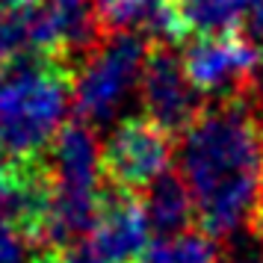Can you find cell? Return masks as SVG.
<instances>
[{
    "mask_svg": "<svg viewBox=\"0 0 263 263\" xmlns=\"http://www.w3.org/2000/svg\"><path fill=\"white\" fill-rule=\"evenodd\" d=\"M74 80L60 57H33L3 68L0 77V142L12 160H39L65 127Z\"/></svg>",
    "mask_w": 263,
    "mask_h": 263,
    "instance_id": "obj_3",
    "label": "cell"
},
{
    "mask_svg": "<svg viewBox=\"0 0 263 263\" xmlns=\"http://www.w3.org/2000/svg\"><path fill=\"white\" fill-rule=\"evenodd\" d=\"M180 178L210 237L237 234L263 204V127L242 101L201 109L180 139Z\"/></svg>",
    "mask_w": 263,
    "mask_h": 263,
    "instance_id": "obj_1",
    "label": "cell"
},
{
    "mask_svg": "<svg viewBox=\"0 0 263 263\" xmlns=\"http://www.w3.org/2000/svg\"><path fill=\"white\" fill-rule=\"evenodd\" d=\"M30 242L21 228L0 222V263H30Z\"/></svg>",
    "mask_w": 263,
    "mask_h": 263,
    "instance_id": "obj_15",
    "label": "cell"
},
{
    "mask_svg": "<svg viewBox=\"0 0 263 263\" xmlns=\"http://www.w3.org/2000/svg\"><path fill=\"white\" fill-rule=\"evenodd\" d=\"M246 30H249L254 39H263V0H249V21H246Z\"/></svg>",
    "mask_w": 263,
    "mask_h": 263,
    "instance_id": "obj_16",
    "label": "cell"
},
{
    "mask_svg": "<svg viewBox=\"0 0 263 263\" xmlns=\"http://www.w3.org/2000/svg\"><path fill=\"white\" fill-rule=\"evenodd\" d=\"M39 6L60 60H68L74 53L86 57L104 39L98 0H39Z\"/></svg>",
    "mask_w": 263,
    "mask_h": 263,
    "instance_id": "obj_10",
    "label": "cell"
},
{
    "mask_svg": "<svg viewBox=\"0 0 263 263\" xmlns=\"http://www.w3.org/2000/svg\"><path fill=\"white\" fill-rule=\"evenodd\" d=\"M249 92L254 98V116H257V121H260V127H263V60L257 65V71H254V80H251Z\"/></svg>",
    "mask_w": 263,
    "mask_h": 263,
    "instance_id": "obj_17",
    "label": "cell"
},
{
    "mask_svg": "<svg viewBox=\"0 0 263 263\" xmlns=\"http://www.w3.org/2000/svg\"><path fill=\"white\" fill-rule=\"evenodd\" d=\"M48 207L39 228V242L50 249L74 246L89 234L104 198V145L92 124L83 119L68 121L50 142L48 157Z\"/></svg>",
    "mask_w": 263,
    "mask_h": 263,
    "instance_id": "obj_2",
    "label": "cell"
},
{
    "mask_svg": "<svg viewBox=\"0 0 263 263\" xmlns=\"http://www.w3.org/2000/svg\"><path fill=\"white\" fill-rule=\"evenodd\" d=\"M148 53L151 48L145 33H130V30L107 33L83 57V65L74 77L77 116L92 127L112 119L142 80Z\"/></svg>",
    "mask_w": 263,
    "mask_h": 263,
    "instance_id": "obj_4",
    "label": "cell"
},
{
    "mask_svg": "<svg viewBox=\"0 0 263 263\" xmlns=\"http://www.w3.org/2000/svg\"><path fill=\"white\" fill-rule=\"evenodd\" d=\"M260 53L242 36H204L183 50V68L201 98L234 101L251 89Z\"/></svg>",
    "mask_w": 263,
    "mask_h": 263,
    "instance_id": "obj_6",
    "label": "cell"
},
{
    "mask_svg": "<svg viewBox=\"0 0 263 263\" xmlns=\"http://www.w3.org/2000/svg\"><path fill=\"white\" fill-rule=\"evenodd\" d=\"M186 36H234L246 30L249 0H175Z\"/></svg>",
    "mask_w": 263,
    "mask_h": 263,
    "instance_id": "obj_12",
    "label": "cell"
},
{
    "mask_svg": "<svg viewBox=\"0 0 263 263\" xmlns=\"http://www.w3.org/2000/svg\"><path fill=\"white\" fill-rule=\"evenodd\" d=\"M142 207L148 216V225L157 234H180L190 231V222L195 216V204L186 190V183L180 175L166 172L160 180H154L148 190L142 192Z\"/></svg>",
    "mask_w": 263,
    "mask_h": 263,
    "instance_id": "obj_11",
    "label": "cell"
},
{
    "mask_svg": "<svg viewBox=\"0 0 263 263\" xmlns=\"http://www.w3.org/2000/svg\"><path fill=\"white\" fill-rule=\"evenodd\" d=\"M219 251L210 234L201 231H180V234H163L154 242H148L139 263H216Z\"/></svg>",
    "mask_w": 263,
    "mask_h": 263,
    "instance_id": "obj_13",
    "label": "cell"
},
{
    "mask_svg": "<svg viewBox=\"0 0 263 263\" xmlns=\"http://www.w3.org/2000/svg\"><path fill=\"white\" fill-rule=\"evenodd\" d=\"M154 0H98V18L104 33H121L142 24Z\"/></svg>",
    "mask_w": 263,
    "mask_h": 263,
    "instance_id": "obj_14",
    "label": "cell"
},
{
    "mask_svg": "<svg viewBox=\"0 0 263 263\" xmlns=\"http://www.w3.org/2000/svg\"><path fill=\"white\" fill-rule=\"evenodd\" d=\"M172 133L151 119H127L104 145V172L116 190L145 192L168 172Z\"/></svg>",
    "mask_w": 263,
    "mask_h": 263,
    "instance_id": "obj_5",
    "label": "cell"
},
{
    "mask_svg": "<svg viewBox=\"0 0 263 263\" xmlns=\"http://www.w3.org/2000/svg\"><path fill=\"white\" fill-rule=\"evenodd\" d=\"M33 57H57L39 0H15L0 6V68Z\"/></svg>",
    "mask_w": 263,
    "mask_h": 263,
    "instance_id": "obj_9",
    "label": "cell"
},
{
    "mask_svg": "<svg viewBox=\"0 0 263 263\" xmlns=\"http://www.w3.org/2000/svg\"><path fill=\"white\" fill-rule=\"evenodd\" d=\"M148 231L151 225L142 198L136 192L112 186L101 198L95 222L86 234V249L98 263H139L148 249Z\"/></svg>",
    "mask_w": 263,
    "mask_h": 263,
    "instance_id": "obj_8",
    "label": "cell"
},
{
    "mask_svg": "<svg viewBox=\"0 0 263 263\" xmlns=\"http://www.w3.org/2000/svg\"><path fill=\"white\" fill-rule=\"evenodd\" d=\"M145 119L157 121L168 133H183L201 112V92L192 86L183 68V57H178L172 45H154L139 80Z\"/></svg>",
    "mask_w": 263,
    "mask_h": 263,
    "instance_id": "obj_7",
    "label": "cell"
},
{
    "mask_svg": "<svg viewBox=\"0 0 263 263\" xmlns=\"http://www.w3.org/2000/svg\"><path fill=\"white\" fill-rule=\"evenodd\" d=\"M254 222H257V231L263 234V204H260V213H257V219H254Z\"/></svg>",
    "mask_w": 263,
    "mask_h": 263,
    "instance_id": "obj_18",
    "label": "cell"
}]
</instances>
